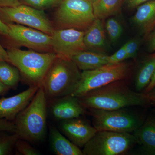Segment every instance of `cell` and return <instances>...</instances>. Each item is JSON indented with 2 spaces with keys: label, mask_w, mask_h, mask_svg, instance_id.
<instances>
[{
  "label": "cell",
  "mask_w": 155,
  "mask_h": 155,
  "mask_svg": "<svg viewBox=\"0 0 155 155\" xmlns=\"http://www.w3.org/2000/svg\"><path fill=\"white\" fill-rule=\"evenodd\" d=\"M86 109L114 110L150 104L144 93L133 91L125 80L115 81L77 97Z\"/></svg>",
  "instance_id": "6da1fadb"
},
{
  "label": "cell",
  "mask_w": 155,
  "mask_h": 155,
  "mask_svg": "<svg viewBox=\"0 0 155 155\" xmlns=\"http://www.w3.org/2000/svg\"><path fill=\"white\" fill-rule=\"evenodd\" d=\"M8 62L17 67L21 78L29 87H40L58 56L54 52L23 51L15 47L7 50Z\"/></svg>",
  "instance_id": "7a4b0ae2"
},
{
  "label": "cell",
  "mask_w": 155,
  "mask_h": 155,
  "mask_svg": "<svg viewBox=\"0 0 155 155\" xmlns=\"http://www.w3.org/2000/svg\"><path fill=\"white\" fill-rule=\"evenodd\" d=\"M47 100L40 87L28 105L16 116L14 122L19 138L29 142L44 138L46 130Z\"/></svg>",
  "instance_id": "3957f363"
},
{
  "label": "cell",
  "mask_w": 155,
  "mask_h": 155,
  "mask_svg": "<svg viewBox=\"0 0 155 155\" xmlns=\"http://www.w3.org/2000/svg\"><path fill=\"white\" fill-rule=\"evenodd\" d=\"M80 70L72 60L57 57L41 86L47 99L72 94L80 80Z\"/></svg>",
  "instance_id": "277c9868"
},
{
  "label": "cell",
  "mask_w": 155,
  "mask_h": 155,
  "mask_svg": "<svg viewBox=\"0 0 155 155\" xmlns=\"http://www.w3.org/2000/svg\"><path fill=\"white\" fill-rule=\"evenodd\" d=\"M130 72V65L124 62L107 64L97 69L82 71L80 80L71 95L78 97L112 82L125 80L129 77Z\"/></svg>",
  "instance_id": "5b68a950"
},
{
  "label": "cell",
  "mask_w": 155,
  "mask_h": 155,
  "mask_svg": "<svg viewBox=\"0 0 155 155\" xmlns=\"http://www.w3.org/2000/svg\"><path fill=\"white\" fill-rule=\"evenodd\" d=\"M95 19L92 4L87 0H63L54 14L57 29L85 31Z\"/></svg>",
  "instance_id": "8992f818"
},
{
  "label": "cell",
  "mask_w": 155,
  "mask_h": 155,
  "mask_svg": "<svg viewBox=\"0 0 155 155\" xmlns=\"http://www.w3.org/2000/svg\"><path fill=\"white\" fill-rule=\"evenodd\" d=\"M137 143L133 133L97 130L84 147V155H122Z\"/></svg>",
  "instance_id": "52a82bcc"
},
{
  "label": "cell",
  "mask_w": 155,
  "mask_h": 155,
  "mask_svg": "<svg viewBox=\"0 0 155 155\" xmlns=\"http://www.w3.org/2000/svg\"><path fill=\"white\" fill-rule=\"evenodd\" d=\"M88 110L93 125L97 130L133 133L143 123L136 114L125 108L114 110Z\"/></svg>",
  "instance_id": "ba28073f"
},
{
  "label": "cell",
  "mask_w": 155,
  "mask_h": 155,
  "mask_svg": "<svg viewBox=\"0 0 155 155\" xmlns=\"http://www.w3.org/2000/svg\"><path fill=\"white\" fill-rule=\"evenodd\" d=\"M0 18L6 23H17L52 35L55 29L44 10L20 4L15 7L0 8Z\"/></svg>",
  "instance_id": "9c48e42d"
},
{
  "label": "cell",
  "mask_w": 155,
  "mask_h": 155,
  "mask_svg": "<svg viewBox=\"0 0 155 155\" xmlns=\"http://www.w3.org/2000/svg\"><path fill=\"white\" fill-rule=\"evenodd\" d=\"M7 24L9 32L5 37L14 44L39 52H53L51 35L25 25Z\"/></svg>",
  "instance_id": "30bf717a"
},
{
  "label": "cell",
  "mask_w": 155,
  "mask_h": 155,
  "mask_svg": "<svg viewBox=\"0 0 155 155\" xmlns=\"http://www.w3.org/2000/svg\"><path fill=\"white\" fill-rule=\"evenodd\" d=\"M84 31L73 28L55 29L51 35L53 52L59 58L71 60L78 53L86 51Z\"/></svg>",
  "instance_id": "8fae6325"
},
{
  "label": "cell",
  "mask_w": 155,
  "mask_h": 155,
  "mask_svg": "<svg viewBox=\"0 0 155 155\" xmlns=\"http://www.w3.org/2000/svg\"><path fill=\"white\" fill-rule=\"evenodd\" d=\"M61 128L67 138L79 148L84 147L97 131L80 117L63 120Z\"/></svg>",
  "instance_id": "7c38bea8"
},
{
  "label": "cell",
  "mask_w": 155,
  "mask_h": 155,
  "mask_svg": "<svg viewBox=\"0 0 155 155\" xmlns=\"http://www.w3.org/2000/svg\"><path fill=\"white\" fill-rule=\"evenodd\" d=\"M39 87H30L16 95L0 99V119L14 120L28 105Z\"/></svg>",
  "instance_id": "4fadbf2b"
},
{
  "label": "cell",
  "mask_w": 155,
  "mask_h": 155,
  "mask_svg": "<svg viewBox=\"0 0 155 155\" xmlns=\"http://www.w3.org/2000/svg\"><path fill=\"white\" fill-rule=\"evenodd\" d=\"M53 100L51 107L52 114L59 120L78 118L86 113V108L80 104L77 97L69 95Z\"/></svg>",
  "instance_id": "5bb4252c"
},
{
  "label": "cell",
  "mask_w": 155,
  "mask_h": 155,
  "mask_svg": "<svg viewBox=\"0 0 155 155\" xmlns=\"http://www.w3.org/2000/svg\"><path fill=\"white\" fill-rule=\"evenodd\" d=\"M84 42L86 51L100 53L105 43V37L101 19H95L84 31Z\"/></svg>",
  "instance_id": "9a60e30c"
},
{
  "label": "cell",
  "mask_w": 155,
  "mask_h": 155,
  "mask_svg": "<svg viewBox=\"0 0 155 155\" xmlns=\"http://www.w3.org/2000/svg\"><path fill=\"white\" fill-rule=\"evenodd\" d=\"M132 20L143 32L149 33L155 25V0L139 6Z\"/></svg>",
  "instance_id": "2e32d148"
},
{
  "label": "cell",
  "mask_w": 155,
  "mask_h": 155,
  "mask_svg": "<svg viewBox=\"0 0 155 155\" xmlns=\"http://www.w3.org/2000/svg\"><path fill=\"white\" fill-rule=\"evenodd\" d=\"M108 56L103 53L84 51L71 58L80 70H92L108 64Z\"/></svg>",
  "instance_id": "e0dca14e"
},
{
  "label": "cell",
  "mask_w": 155,
  "mask_h": 155,
  "mask_svg": "<svg viewBox=\"0 0 155 155\" xmlns=\"http://www.w3.org/2000/svg\"><path fill=\"white\" fill-rule=\"evenodd\" d=\"M133 134L145 151L155 154V118L147 119Z\"/></svg>",
  "instance_id": "ac0fdd59"
},
{
  "label": "cell",
  "mask_w": 155,
  "mask_h": 155,
  "mask_svg": "<svg viewBox=\"0 0 155 155\" xmlns=\"http://www.w3.org/2000/svg\"><path fill=\"white\" fill-rule=\"evenodd\" d=\"M50 139L52 149L57 155H84L82 150L66 138L56 128L50 130Z\"/></svg>",
  "instance_id": "d6986e66"
},
{
  "label": "cell",
  "mask_w": 155,
  "mask_h": 155,
  "mask_svg": "<svg viewBox=\"0 0 155 155\" xmlns=\"http://www.w3.org/2000/svg\"><path fill=\"white\" fill-rule=\"evenodd\" d=\"M124 0H97L93 3L96 19H103L118 14Z\"/></svg>",
  "instance_id": "ffe728a7"
},
{
  "label": "cell",
  "mask_w": 155,
  "mask_h": 155,
  "mask_svg": "<svg viewBox=\"0 0 155 155\" xmlns=\"http://www.w3.org/2000/svg\"><path fill=\"white\" fill-rule=\"evenodd\" d=\"M155 70V56L145 61L140 68L136 76L135 88L140 91L146 88L149 84Z\"/></svg>",
  "instance_id": "44dd1931"
},
{
  "label": "cell",
  "mask_w": 155,
  "mask_h": 155,
  "mask_svg": "<svg viewBox=\"0 0 155 155\" xmlns=\"http://www.w3.org/2000/svg\"><path fill=\"white\" fill-rule=\"evenodd\" d=\"M10 64L7 61H0V82L11 89H15L21 79V76L17 67Z\"/></svg>",
  "instance_id": "7402d4cb"
},
{
  "label": "cell",
  "mask_w": 155,
  "mask_h": 155,
  "mask_svg": "<svg viewBox=\"0 0 155 155\" xmlns=\"http://www.w3.org/2000/svg\"><path fill=\"white\" fill-rule=\"evenodd\" d=\"M19 139L17 132L0 134V155L11 154Z\"/></svg>",
  "instance_id": "603a6c76"
},
{
  "label": "cell",
  "mask_w": 155,
  "mask_h": 155,
  "mask_svg": "<svg viewBox=\"0 0 155 155\" xmlns=\"http://www.w3.org/2000/svg\"><path fill=\"white\" fill-rule=\"evenodd\" d=\"M105 28L112 41H116L121 36L122 28L121 24L116 19L113 18L107 19L105 23Z\"/></svg>",
  "instance_id": "cb8c5ba5"
},
{
  "label": "cell",
  "mask_w": 155,
  "mask_h": 155,
  "mask_svg": "<svg viewBox=\"0 0 155 155\" xmlns=\"http://www.w3.org/2000/svg\"><path fill=\"white\" fill-rule=\"evenodd\" d=\"M63 0H22L25 5L44 10L58 6Z\"/></svg>",
  "instance_id": "d4e9b609"
},
{
  "label": "cell",
  "mask_w": 155,
  "mask_h": 155,
  "mask_svg": "<svg viewBox=\"0 0 155 155\" xmlns=\"http://www.w3.org/2000/svg\"><path fill=\"white\" fill-rule=\"evenodd\" d=\"M15 149L19 154L22 155H38L39 152L28 143V141L19 138L16 143Z\"/></svg>",
  "instance_id": "484cf974"
},
{
  "label": "cell",
  "mask_w": 155,
  "mask_h": 155,
  "mask_svg": "<svg viewBox=\"0 0 155 155\" xmlns=\"http://www.w3.org/2000/svg\"><path fill=\"white\" fill-rule=\"evenodd\" d=\"M127 59L125 45H123L113 55L108 56V64H116L123 62Z\"/></svg>",
  "instance_id": "4316f807"
},
{
  "label": "cell",
  "mask_w": 155,
  "mask_h": 155,
  "mask_svg": "<svg viewBox=\"0 0 155 155\" xmlns=\"http://www.w3.org/2000/svg\"><path fill=\"white\" fill-rule=\"evenodd\" d=\"M139 44L138 39H132L127 41L124 45L127 54V59L135 58L137 54Z\"/></svg>",
  "instance_id": "83f0119b"
},
{
  "label": "cell",
  "mask_w": 155,
  "mask_h": 155,
  "mask_svg": "<svg viewBox=\"0 0 155 155\" xmlns=\"http://www.w3.org/2000/svg\"><path fill=\"white\" fill-rule=\"evenodd\" d=\"M17 131V127L14 122L5 119H0V132L16 133Z\"/></svg>",
  "instance_id": "f1b7e54d"
},
{
  "label": "cell",
  "mask_w": 155,
  "mask_h": 155,
  "mask_svg": "<svg viewBox=\"0 0 155 155\" xmlns=\"http://www.w3.org/2000/svg\"><path fill=\"white\" fill-rule=\"evenodd\" d=\"M20 4L19 0H0V8L15 7Z\"/></svg>",
  "instance_id": "f546056e"
},
{
  "label": "cell",
  "mask_w": 155,
  "mask_h": 155,
  "mask_svg": "<svg viewBox=\"0 0 155 155\" xmlns=\"http://www.w3.org/2000/svg\"><path fill=\"white\" fill-rule=\"evenodd\" d=\"M150 0H125L127 7L130 8H136Z\"/></svg>",
  "instance_id": "4dcf8cb0"
},
{
  "label": "cell",
  "mask_w": 155,
  "mask_h": 155,
  "mask_svg": "<svg viewBox=\"0 0 155 155\" xmlns=\"http://www.w3.org/2000/svg\"><path fill=\"white\" fill-rule=\"evenodd\" d=\"M144 94L150 104L155 105V87Z\"/></svg>",
  "instance_id": "1f68e13d"
},
{
  "label": "cell",
  "mask_w": 155,
  "mask_h": 155,
  "mask_svg": "<svg viewBox=\"0 0 155 155\" xmlns=\"http://www.w3.org/2000/svg\"><path fill=\"white\" fill-rule=\"evenodd\" d=\"M9 28L7 23L3 22L0 18V35L7 37L8 35Z\"/></svg>",
  "instance_id": "d6a6232c"
},
{
  "label": "cell",
  "mask_w": 155,
  "mask_h": 155,
  "mask_svg": "<svg viewBox=\"0 0 155 155\" xmlns=\"http://www.w3.org/2000/svg\"><path fill=\"white\" fill-rule=\"evenodd\" d=\"M5 61L8 62V53L0 43V61Z\"/></svg>",
  "instance_id": "836d02e7"
},
{
  "label": "cell",
  "mask_w": 155,
  "mask_h": 155,
  "mask_svg": "<svg viewBox=\"0 0 155 155\" xmlns=\"http://www.w3.org/2000/svg\"><path fill=\"white\" fill-rule=\"evenodd\" d=\"M155 87V70L153 75L150 81L149 84L147 87L145 89V93L148 92L152 89L153 88Z\"/></svg>",
  "instance_id": "e575fe53"
},
{
  "label": "cell",
  "mask_w": 155,
  "mask_h": 155,
  "mask_svg": "<svg viewBox=\"0 0 155 155\" xmlns=\"http://www.w3.org/2000/svg\"><path fill=\"white\" fill-rule=\"evenodd\" d=\"M10 89L11 88L8 87L6 86L0 82V96L6 94Z\"/></svg>",
  "instance_id": "d590c367"
},
{
  "label": "cell",
  "mask_w": 155,
  "mask_h": 155,
  "mask_svg": "<svg viewBox=\"0 0 155 155\" xmlns=\"http://www.w3.org/2000/svg\"><path fill=\"white\" fill-rule=\"evenodd\" d=\"M149 48L150 50L152 51H155V32L150 39Z\"/></svg>",
  "instance_id": "8d00e7d4"
},
{
  "label": "cell",
  "mask_w": 155,
  "mask_h": 155,
  "mask_svg": "<svg viewBox=\"0 0 155 155\" xmlns=\"http://www.w3.org/2000/svg\"><path fill=\"white\" fill-rule=\"evenodd\" d=\"M87 1H88V2H91L92 4H93V3L95 2H97V0H87Z\"/></svg>",
  "instance_id": "74e56055"
}]
</instances>
